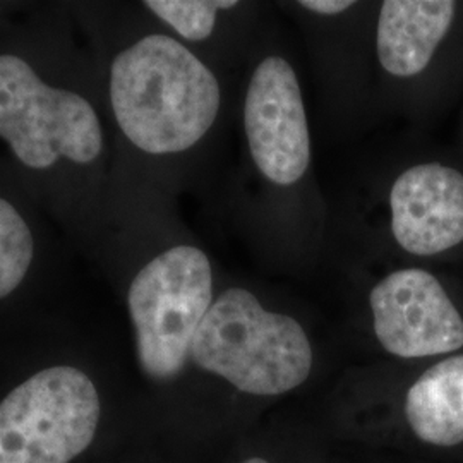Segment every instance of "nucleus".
Listing matches in <instances>:
<instances>
[{"label":"nucleus","mask_w":463,"mask_h":463,"mask_svg":"<svg viewBox=\"0 0 463 463\" xmlns=\"http://www.w3.org/2000/svg\"><path fill=\"white\" fill-rule=\"evenodd\" d=\"M109 93L118 129L149 155L198 145L222 103L215 74L166 34H148L117 55Z\"/></svg>","instance_id":"f257e3e1"},{"label":"nucleus","mask_w":463,"mask_h":463,"mask_svg":"<svg viewBox=\"0 0 463 463\" xmlns=\"http://www.w3.org/2000/svg\"><path fill=\"white\" fill-rule=\"evenodd\" d=\"M203 371L250 395H281L309 378L313 347L290 316L266 311L254 294L229 288L212 304L191 345Z\"/></svg>","instance_id":"f03ea898"},{"label":"nucleus","mask_w":463,"mask_h":463,"mask_svg":"<svg viewBox=\"0 0 463 463\" xmlns=\"http://www.w3.org/2000/svg\"><path fill=\"white\" fill-rule=\"evenodd\" d=\"M0 139L36 172L61 162L91 165L105 145L95 107L76 91L43 81L14 53H0Z\"/></svg>","instance_id":"7ed1b4c3"},{"label":"nucleus","mask_w":463,"mask_h":463,"mask_svg":"<svg viewBox=\"0 0 463 463\" xmlns=\"http://www.w3.org/2000/svg\"><path fill=\"white\" fill-rule=\"evenodd\" d=\"M212 304L213 273L201 249L170 248L137 271L128 307L137 361L149 378L172 380L183 371Z\"/></svg>","instance_id":"20e7f679"},{"label":"nucleus","mask_w":463,"mask_h":463,"mask_svg":"<svg viewBox=\"0 0 463 463\" xmlns=\"http://www.w3.org/2000/svg\"><path fill=\"white\" fill-rule=\"evenodd\" d=\"M99 392L81 369L52 365L0 402V463H69L95 439Z\"/></svg>","instance_id":"39448f33"},{"label":"nucleus","mask_w":463,"mask_h":463,"mask_svg":"<svg viewBox=\"0 0 463 463\" xmlns=\"http://www.w3.org/2000/svg\"><path fill=\"white\" fill-rule=\"evenodd\" d=\"M371 309L381 345L402 359L451 354L463 347V317L432 273L393 271L373 288Z\"/></svg>","instance_id":"423d86ee"},{"label":"nucleus","mask_w":463,"mask_h":463,"mask_svg":"<svg viewBox=\"0 0 463 463\" xmlns=\"http://www.w3.org/2000/svg\"><path fill=\"white\" fill-rule=\"evenodd\" d=\"M244 126L250 155L268 181L292 185L311 162V137L298 76L281 57H266L249 83Z\"/></svg>","instance_id":"0eeeda50"},{"label":"nucleus","mask_w":463,"mask_h":463,"mask_svg":"<svg viewBox=\"0 0 463 463\" xmlns=\"http://www.w3.org/2000/svg\"><path fill=\"white\" fill-rule=\"evenodd\" d=\"M392 231L400 248L436 256L463 242V174L441 164L405 170L390 193Z\"/></svg>","instance_id":"6e6552de"},{"label":"nucleus","mask_w":463,"mask_h":463,"mask_svg":"<svg viewBox=\"0 0 463 463\" xmlns=\"http://www.w3.org/2000/svg\"><path fill=\"white\" fill-rule=\"evenodd\" d=\"M457 13L451 0H388L378 21L381 66L398 78H412L430 66Z\"/></svg>","instance_id":"1a4fd4ad"},{"label":"nucleus","mask_w":463,"mask_h":463,"mask_svg":"<svg viewBox=\"0 0 463 463\" xmlns=\"http://www.w3.org/2000/svg\"><path fill=\"white\" fill-rule=\"evenodd\" d=\"M407 422L432 447L463 443V354L447 357L415 381L405 400Z\"/></svg>","instance_id":"9d476101"},{"label":"nucleus","mask_w":463,"mask_h":463,"mask_svg":"<svg viewBox=\"0 0 463 463\" xmlns=\"http://www.w3.org/2000/svg\"><path fill=\"white\" fill-rule=\"evenodd\" d=\"M34 260V235L14 203L0 196V298L26 279Z\"/></svg>","instance_id":"9b49d317"},{"label":"nucleus","mask_w":463,"mask_h":463,"mask_svg":"<svg viewBox=\"0 0 463 463\" xmlns=\"http://www.w3.org/2000/svg\"><path fill=\"white\" fill-rule=\"evenodd\" d=\"M145 5L189 42H203L213 33L216 14L237 5L233 0H148Z\"/></svg>","instance_id":"f8f14e48"},{"label":"nucleus","mask_w":463,"mask_h":463,"mask_svg":"<svg viewBox=\"0 0 463 463\" xmlns=\"http://www.w3.org/2000/svg\"><path fill=\"white\" fill-rule=\"evenodd\" d=\"M302 7L315 11L317 14H326V16H333V14H340L344 11H347L348 7L354 5V2H345V0H304L300 2Z\"/></svg>","instance_id":"ddd939ff"},{"label":"nucleus","mask_w":463,"mask_h":463,"mask_svg":"<svg viewBox=\"0 0 463 463\" xmlns=\"http://www.w3.org/2000/svg\"><path fill=\"white\" fill-rule=\"evenodd\" d=\"M242 463H269L268 460H265V458H249V460H246V462Z\"/></svg>","instance_id":"4468645a"}]
</instances>
